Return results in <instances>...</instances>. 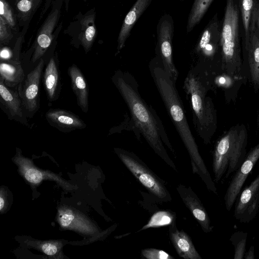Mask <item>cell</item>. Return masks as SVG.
Here are the masks:
<instances>
[{
  "mask_svg": "<svg viewBox=\"0 0 259 259\" xmlns=\"http://www.w3.org/2000/svg\"><path fill=\"white\" fill-rule=\"evenodd\" d=\"M67 73L77 104L82 111L86 113L89 110V89L85 78L80 69L74 64L68 68Z\"/></svg>",
  "mask_w": 259,
  "mask_h": 259,
  "instance_id": "cell-18",
  "label": "cell"
},
{
  "mask_svg": "<svg viewBox=\"0 0 259 259\" xmlns=\"http://www.w3.org/2000/svg\"><path fill=\"white\" fill-rule=\"evenodd\" d=\"M256 25L259 29V4L257 8V13L256 15Z\"/></svg>",
  "mask_w": 259,
  "mask_h": 259,
  "instance_id": "cell-37",
  "label": "cell"
},
{
  "mask_svg": "<svg viewBox=\"0 0 259 259\" xmlns=\"http://www.w3.org/2000/svg\"><path fill=\"white\" fill-rule=\"evenodd\" d=\"M60 13L58 8L52 10L42 25L35 41L31 59L32 63L39 60L50 46L53 38V30L58 21Z\"/></svg>",
  "mask_w": 259,
  "mask_h": 259,
  "instance_id": "cell-14",
  "label": "cell"
},
{
  "mask_svg": "<svg viewBox=\"0 0 259 259\" xmlns=\"http://www.w3.org/2000/svg\"><path fill=\"white\" fill-rule=\"evenodd\" d=\"M1 107L8 118L29 126L22 100L18 91L7 87L0 78Z\"/></svg>",
  "mask_w": 259,
  "mask_h": 259,
  "instance_id": "cell-11",
  "label": "cell"
},
{
  "mask_svg": "<svg viewBox=\"0 0 259 259\" xmlns=\"http://www.w3.org/2000/svg\"><path fill=\"white\" fill-rule=\"evenodd\" d=\"M20 19L26 21L33 12L34 0H14Z\"/></svg>",
  "mask_w": 259,
  "mask_h": 259,
  "instance_id": "cell-27",
  "label": "cell"
},
{
  "mask_svg": "<svg viewBox=\"0 0 259 259\" xmlns=\"http://www.w3.org/2000/svg\"><path fill=\"white\" fill-rule=\"evenodd\" d=\"M44 60L41 58L34 68L27 74L22 83L18 85V91L22 100L26 116L31 118L39 108V85Z\"/></svg>",
  "mask_w": 259,
  "mask_h": 259,
  "instance_id": "cell-7",
  "label": "cell"
},
{
  "mask_svg": "<svg viewBox=\"0 0 259 259\" xmlns=\"http://www.w3.org/2000/svg\"><path fill=\"white\" fill-rule=\"evenodd\" d=\"M81 32L79 38L84 50L87 53L92 48L96 36V28L95 24V14L86 16L80 20Z\"/></svg>",
  "mask_w": 259,
  "mask_h": 259,
  "instance_id": "cell-23",
  "label": "cell"
},
{
  "mask_svg": "<svg viewBox=\"0 0 259 259\" xmlns=\"http://www.w3.org/2000/svg\"><path fill=\"white\" fill-rule=\"evenodd\" d=\"M222 67L227 75L239 77L242 63L239 32V13L233 0H227L220 34Z\"/></svg>",
  "mask_w": 259,
  "mask_h": 259,
  "instance_id": "cell-5",
  "label": "cell"
},
{
  "mask_svg": "<svg viewBox=\"0 0 259 259\" xmlns=\"http://www.w3.org/2000/svg\"><path fill=\"white\" fill-rule=\"evenodd\" d=\"M151 0H137L123 21L118 37L117 52L124 46L126 39L137 20L150 4Z\"/></svg>",
  "mask_w": 259,
  "mask_h": 259,
  "instance_id": "cell-21",
  "label": "cell"
},
{
  "mask_svg": "<svg viewBox=\"0 0 259 259\" xmlns=\"http://www.w3.org/2000/svg\"><path fill=\"white\" fill-rule=\"evenodd\" d=\"M239 4L246 46L248 44L250 33L256 26V15L259 3L256 0H240Z\"/></svg>",
  "mask_w": 259,
  "mask_h": 259,
  "instance_id": "cell-22",
  "label": "cell"
},
{
  "mask_svg": "<svg viewBox=\"0 0 259 259\" xmlns=\"http://www.w3.org/2000/svg\"><path fill=\"white\" fill-rule=\"evenodd\" d=\"M247 53L251 82L255 90L259 89V29L257 25L250 33L248 44L245 46Z\"/></svg>",
  "mask_w": 259,
  "mask_h": 259,
  "instance_id": "cell-20",
  "label": "cell"
},
{
  "mask_svg": "<svg viewBox=\"0 0 259 259\" xmlns=\"http://www.w3.org/2000/svg\"><path fill=\"white\" fill-rule=\"evenodd\" d=\"M0 16L3 17L11 28L15 27L16 21L14 12L6 0H0Z\"/></svg>",
  "mask_w": 259,
  "mask_h": 259,
  "instance_id": "cell-28",
  "label": "cell"
},
{
  "mask_svg": "<svg viewBox=\"0 0 259 259\" xmlns=\"http://www.w3.org/2000/svg\"><path fill=\"white\" fill-rule=\"evenodd\" d=\"M112 81L127 106L135 128L143 135L154 152L175 171L176 165L168 155L164 144L176 158L164 127L155 110L147 104L139 92V85L128 72L116 70Z\"/></svg>",
  "mask_w": 259,
  "mask_h": 259,
  "instance_id": "cell-1",
  "label": "cell"
},
{
  "mask_svg": "<svg viewBox=\"0 0 259 259\" xmlns=\"http://www.w3.org/2000/svg\"><path fill=\"white\" fill-rule=\"evenodd\" d=\"M13 52L12 59L1 61L0 64V78L11 88L18 86L24 80V72L19 58L20 43Z\"/></svg>",
  "mask_w": 259,
  "mask_h": 259,
  "instance_id": "cell-15",
  "label": "cell"
},
{
  "mask_svg": "<svg viewBox=\"0 0 259 259\" xmlns=\"http://www.w3.org/2000/svg\"><path fill=\"white\" fill-rule=\"evenodd\" d=\"M172 26L168 19L162 21L159 31L158 40L160 57L165 71L177 80L178 72L172 58Z\"/></svg>",
  "mask_w": 259,
  "mask_h": 259,
  "instance_id": "cell-12",
  "label": "cell"
},
{
  "mask_svg": "<svg viewBox=\"0 0 259 259\" xmlns=\"http://www.w3.org/2000/svg\"><path fill=\"white\" fill-rule=\"evenodd\" d=\"M1 61L8 60L12 58L13 52H11L9 49L4 48L1 51Z\"/></svg>",
  "mask_w": 259,
  "mask_h": 259,
  "instance_id": "cell-34",
  "label": "cell"
},
{
  "mask_svg": "<svg viewBox=\"0 0 259 259\" xmlns=\"http://www.w3.org/2000/svg\"><path fill=\"white\" fill-rule=\"evenodd\" d=\"M258 159L259 143L249 152L228 186L224 199L228 211L233 206L246 180Z\"/></svg>",
  "mask_w": 259,
  "mask_h": 259,
  "instance_id": "cell-9",
  "label": "cell"
},
{
  "mask_svg": "<svg viewBox=\"0 0 259 259\" xmlns=\"http://www.w3.org/2000/svg\"><path fill=\"white\" fill-rule=\"evenodd\" d=\"M149 69L168 115L175 125L190 157L192 172L197 174L207 189L217 194L214 182L200 155L187 121L183 103L176 88V80L164 68L161 58L150 62Z\"/></svg>",
  "mask_w": 259,
  "mask_h": 259,
  "instance_id": "cell-2",
  "label": "cell"
},
{
  "mask_svg": "<svg viewBox=\"0 0 259 259\" xmlns=\"http://www.w3.org/2000/svg\"><path fill=\"white\" fill-rule=\"evenodd\" d=\"M48 123L63 133H69L87 127L86 123L71 111L61 109H50L45 114Z\"/></svg>",
  "mask_w": 259,
  "mask_h": 259,
  "instance_id": "cell-13",
  "label": "cell"
},
{
  "mask_svg": "<svg viewBox=\"0 0 259 259\" xmlns=\"http://www.w3.org/2000/svg\"><path fill=\"white\" fill-rule=\"evenodd\" d=\"M213 0H195L188 19L187 30L189 32L197 24Z\"/></svg>",
  "mask_w": 259,
  "mask_h": 259,
  "instance_id": "cell-25",
  "label": "cell"
},
{
  "mask_svg": "<svg viewBox=\"0 0 259 259\" xmlns=\"http://www.w3.org/2000/svg\"><path fill=\"white\" fill-rule=\"evenodd\" d=\"M5 204V201L4 198L1 196L0 197V210H2Z\"/></svg>",
  "mask_w": 259,
  "mask_h": 259,
  "instance_id": "cell-36",
  "label": "cell"
},
{
  "mask_svg": "<svg viewBox=\"0 0 259 259\" xmlns=\"http://www.w3.org/2000/svg\"><path fill=\"white\" fill-rule=\"evenodd\" d=\"M42 251L49 255H53L56 253L58 251L57 246L51 243H46L41 246Z\"/></svg>",
  "mask_w": 259,
  "mask_h": 259,
  "instance_id": "cell-33",
  "label": "cell"
},
{
  "mask_svg": "<svg viewBox=\"0 0 259 259\" xmlns=\"http://www.w3.org/2000/svg\"><path fill=\"white\" fill-rule=\"evenodd\" d=\"M176 221V214L175 212L168 210H157L152 215L147 223L138 232L149 228L169 226Z\"/></svg>",
  "mask_w": 259,
  "mask_h": 259,
  "instance_id": "cell-24",
  "label": "cell"
},
{
  "mask_svg": "<svg viewBox=\"0 0 259 259\" xmlns=\"http://www.w3.org/2000/svg\"><path fill=\"white\" fill-rule=\"evenodd\" d=\"M114 151L132 175L160 202L172 200L165 182L158 177L134 152L115 148Z\"/></svg>",
  "mask_w": 259,
  "mask_h": 259,
  "instance_id": "cell-6",
  "label": "cell"
},
{
  "mask_svg": "<svg viewBox=\"0 0 259 259\" xmlns=\"http://www.w3.org/2000/svg\"><path fill=\"white\" fill-rule=\"evenodd\" d=\"M169 236L179 256L185 259H202L189 235L183 230H179L176 222L169 226Z\"/></svg>",
  "mask_w": 259,
  "mask_h": 259,
  "instance_id": "cell-16",
  "label": "cell"
},
{
  "mask_svg": "<svg viewBox=\"0 0 259 259\" xmlns=\"http://www.w3.org/2000/svg\"><path fill=\"white\" fill-rule=\"evenodd\" d=\"M25 179L29 182L33 184L40 183L43 179V176L41 172L38 170L33 168H30L25 172Z\"/></svg>",
  "mask_w": 259,
  "mask_h": 259,
  "instance_id": "cell-31",
  "label": "cell"
},
{
  "mask_svg": "<svg viewBox=\"0 0 259 259\" xmlns=\"http://www.w3.org/2000/svg\"><path fill=\"white\" fill-rule=\"evenodd\" d=\"M247 133L243 124L231 127L217 142L213 153L214 180L218 183L226 174V178L236 171L244 160Z\"/></svg>",
  "mask_w": 259,
  "mask_h": 259,
  "instance_id": "cell-4",
  "label": "cell"
},
{
  "mask_svg": "<svg viewBox=\"0 0 259 259\" xmlns=\"http://www.w3.org/2000/svg\"><path fill=\"white\" fill-rule=\"evenodd\" d=\"M259 1V0H258Z\"/></svg>",
  "mask_w": 259,
  "mask_h": 259,
  "instance_id": "cell-38",
  "label": "cell"
},
{
  "mask_svg": "<svg viewBox=\"0 0 259 259\" xmlns=\"http://www.w3.org/2000/svg\"><path fill=\"white\" fill-rule=\"evenodd\" d=\"M212 20L204 31L196 49L198 53H201L208 59L214 56L220 40L218 20L214 17Z\"/></svg>",
  "mask_w": 259,
  "mask_h": 259,
  "instance_id": "cell-19",
  "label": "cell"
},
{
  "mask_svg": "<svg viewBox=\"0 0 259 259\" xmlns=\"http://www.w3.org/2000/svg\"><path fill=\"white\" fill-rule=\"evenodd\" d=\"M254 247L251 246L248 250L245 253L244 258V259H254Z\"/></svg>",
  "mask_w": 259,
  "mask_h": 259,
  "instance_id": "cell-35",
  "label": "cell"
},
{
  "mask_svg": "<svg viewBox=\"0 0 259 259\" xmlns=\"http://www.w3.org/2000/svg\"><path fill=\"white\" fill-rule=\"evenodd\" d=\"M209 87L206 73L197 67L189 71L183 86L191 109L194 128L205 144L210 142L217 123L214 105L207 96Z\"/></svg>",
  "mask_w": 259,
  "mask_h": 259,
  "instance_id": "cell-3",
  "label": "cell"
},
{
  "mask_svg": "<svg viewBox=\"0 0 259 259\" xmlns=\"http://www.w3.org/2000/svg\"><path fill=\"white\" fill-rule=\"evenodd\" d=\"M247 237V233L243 231L236 232L231 236L230 241L235 248L234 259L244 258Z\"/></svg>",
  "mask_w": 259,
  "mask_h": 259,
  "instance_id": "cell-26",
  "label": "cell"
},
{
  "mask_svg": "<svg viewBox=\"0 0 259 259\" xmlns=\"http://www.w3.org/2000/svg\"><path fill=\"white\" fill-rule=\"evenodd\" d=\"M142 257L147 259H174L175 258L164 250L147 248L142 249L141 252Z\"/></svg>",
  "mask_w": 259,
  "mask_h": 259,
  "instance_id": "cell-29",
  "label": "cell"
},
{
  "mask_svg": "<svg viewBox=\"0 0 259 259\" xmlns=\"http://www.w3.org/2000/svg\"><path fill=\"white\" fill-rule=\"evenodd\" d=\"M11 28L9 24L3 17L0 16V42L1 45L7 44L13 37Z\"/></svg>",
  "mask_w": 259,
  "mask_h": 259,
  "instance_id": "cell-30",
  "label": "cell"
},
{
  "mask_svg": "<svg viewBox=\"0 0 259 259\" xmlns=\"http://www.w3.org/2000/svg\"><path fill=\"white\" fill-rule=\"evenodd\" d=\"M176 189L184 204L191 212L203 231L207 233L212 231L213 227L211 224L206 210L191 188L180 184Z\"/></svg>",
  "mask_w": 259,
  "mask_h": 259,
  "instance_id": "cell-10",
  "label": "cell"
},
{
  "mask_svg": "<svg viewBox=\"0 0 259 259\" xmlns=\"http://www.w3.org/2000/svg\"><path fill=\"white\" fill-rule=\"evenodd\" d=\"M74 220V215H73L71 211H67L63 214L60 218L61 225L63 227L69 226Z\"/></svg>",
  "mask_w": 259,
  "mask_h": 259,
  "instance_id": "cell-32",
  "label": "cell"
},
{
  "mask_svg": "<svg viewBox=\"0 0 259 259\" xmlns=\"http://www.w3.org/2000/svg\"><path fill=\"white\" fill-rule=\"evenodd\" d=\"M59 62L56 55L49 60L43 74L42 82L48 101L54 102L58 99L61 89Z\"/></svg>",
  "mask_w": 259,
  "mask_h": 259,
  "instance_id": "cell-17",
  "label": "cell"
},
{
  "mask_svg": "<svg viewBox=\"0 0 259 259\" xmlns=\"http://www.w3.org/2000/svg\"><path fill=\"white\" fill-rule=\"evenodd\" d=\"M259 210V174L239 193L235 201L234 216L240 222L248 223Z\"/></svg>",
  "mask_w": 259,
  "mask_h": 259,
  "instance_id": "cell-8",
  "label": "cell"
}]
</instances>
